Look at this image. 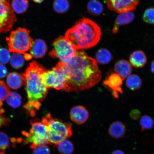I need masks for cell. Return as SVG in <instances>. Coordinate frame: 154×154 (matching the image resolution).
Wrapping results in <instances>:
<instances>
[{"label": "cell", "instance_id": "cell-32", "mask_svg": "<svg viewBox=\"0 0 154 154\" xmlns=\"http://www.w3.org/2000/svg\"><path fill=\"white\" fill-rule=\"evenodd\" d=\"M33 154H51V150L46 144H40L33 149Z\"/></svg>", "mask_w": 154, "mask_h": 154}, {"label": "cell", "instance_id": "cell-29", "mask_svg": "<svg viewBox=\"0 0 154 154\" xmlns=\"http://www.w3.org/2000/svg\"><path fill=\"white\" fill-rule=\"evenodd\" d=\"M10 140L7 134L3 132H0V151H5L9 149Z\"/></svg>", "mask_w": 154, "mask_h": 154}, {"label": "cell", "instance_id": "cell-21", "mask_svg": "<svg viewBox=\"0 0 154 154\" xmlns=\"http://www.w3.org/2000/svg\"><path fill=\"white\" fill-rule=\"evenodd\" d=\"M142 80L139 76L135 74L130 75L127 78L126 85L132 91L139 89L142 85Z\"/></svg>", "mask_w": 154, "mask_h": 154}, {"label": "cell", "instance_id": "cell-30", "mask_svg": "<svg viewBox=\"0 0 154 154\" xmlns=\"http://www.w3.org/2000/svg\"><path fill=\"white\" fill-rule=\"evenodd\" d=\"M9 51L4 48L0 49V64L5 65L10 60Z\"/></svg>", "mask_w": 154, "mask_h": 154}, {"label": "cell", "instance_id": "cell-37", "mask_svg": "<svg viewBox=\"0 0 154 154\" xmlns=\"http://www.w3.org/2000/svg\"><path fill=\"white\" fill-rule=\"evenodd\" d=\"M34 2L37 3H41L43 2L44 0H32Z\"/></svg>", "mask_w": 154, "mask_h": 154}, {"label": "cell", "instance_id": "cell-2", "mask_svg": "<svg viewBox=\"0 0 154 154\" xmlns=\"http://www.w3.org/2000/svg\"><path fill=\"white\" fill-rule=\"evenodd\" d=\"M46 69L33 61L29 65L26 72L23 74L28 101L24 106L29 115L35 116L39 110L42 102L47 95L48 88L44 84L42 74Z\"/></svg>", "mask_w": 154, "mask_h": 154}, {"label": "cell", "instance_id": "cell-31", "mask_svg": "<svg viewBox=\"0 0 154 154\" xmlns=\"http://www.w3.org/2000/svg\"><path fill=\"white\" fill-rule=\"evenodd\" d=\"M143 19L144 22L149 24L154 23V8H151L146 9L144 13Z\"/></svg>", "mask_w": 154, "mask_h": 154}, {"label": "cell", "instance_id": "cell-19", "mask_svg": "<svg viewBox=\"0 0 154 154\" xmlns=\"http://www.w3.org/2000/svg\"><path fill=\"white\" fill-rule=\"evenodd\" d=\"M87 8L90 14L95 16L101 14L104 10L103 5L98 0H91L88 2Z\"/></svg>", "mask_w": 154, "mask_h": 154}, {"label": "cell", "instance_id": "cell-11", "mask_svg": "<svg viewBox=\"0 0 154 154\" xmlns=\"http://www.w3.org/2000/svg\"><path fill=\"white\" fill-rule=\"evenodd\" d=\"M122 84V78L116 73H112L103 82V85L111 90L113 96L116 98L119 97V94H122L123 93Z\"/></svg>", "mask_w": 154, "mask_h": 154}, {"label": "cell", "instance_id": "cell-27", "mask_svg": "<svg viewBox=\"0 0 154 154\" xmlns=\"http://www.w3.org/2000/svg\"><path fill=\"white\" fill-rule=\"evenodd\" d=\"M140 125L141 127V131L151 129L154 125V121L151 117L147 115L143 116L140 118Z\"/></svg>", "mask_w": 154, "mask_h": 154}, {"label": "cell", "instance_id": "cell-28", "mask_svg": "<svg viewBox=\"0 0 154 154\" xmlns=\"http://www.w3.org/2000/svg\"><path fill=\"white\" fill-rule=\"evenodd\" d=\"M11 90L4 82L0 80V108L2 106L3 102L6 99Z\"/></svg>", "mask_w": 154, "mask_h": 154}, {"label": "cell", "instance_id": "cell-9", "mask_svg": "<svg viewBox=\"0 0 154 154\" xmlns=\"http://www.w3.org/2000/svg\"><path fill=\"white\" fill-rule=\"evenodd\" d=\"M16 21L9 0L0 3V34L9 32Z\"/></svg>", "mask_w": 154, "mask_h": 154}, {"label": "cell", "instance_id": "cell-25", "mask_svg": "<svg viewBox=\"0 0 154 154\" xmlns=\"http://www.w3.org/2000/svg\"><path fill=\"white\" fill-rule=\"evenodd\" d=\"M11 64L13 68L19 69L22 67L24 64V57L20 54L14 53L10 59Z\"/></svg>", "mask_w": 154, "mask_h": 154}, {"label": "cell", "instance_id": "cell-39", "mask_svg": "<svg viewBox=\"0 0 154 154\" xmlns=\"http://www.w3.org/2000/svg\"><path fill=\"white\" fill-rule=\"evenodd\" d=\"M6 1V0H0V3H3Z\"/></svg>", "mask_w": 154, "mask_h": 154}, {"label": "cell", "instance_id": "cell-12", "mask_svg": "<svg viewBox=\"0 0 154 154\" xmlns=\"http://www.w3.org/2000/svg\"><path fill=\"white\" fill-rule=\"evenodd\" d=\"M71 120L78 125H82L89 118V113L85 107L82 106L73 107L70 112Z\"/></svg>", "mask_w": 154, "mask_h": 154}, {"label": "cell", "instance_id": "cell-7", "mask_svg": "<svg viewBox=\"0 0 154 154\" xmlns=\"http://www.w3.org/2000/svg\"><path fill=\"white\" fill-rule=\"evenodd\" d=\"M42 78L48 88H53L64 91L66 89L69 77L62 63L60 62L51 70L46 69L42 73Z\"/></svg>", "mask_w": 154, "mask_h": 154}, {"label": "cell", "instance_id": "cell-36", "mask_svg": "<svg viewBox=\"0 0 154 154\" xmlns=\"http://www.w3.org/2000/svg\"><path fill=\"white\" fill-rule=\"evenodd\" d=\"M154 61H152V62L151 64V71L152 72L154 73Z\"/></svg>", "mask_w": 154, "mask_h": 154}, {"label": "cell", "instance_id": "cell-10", "mask_svg": "<svg viewBox=\"0 0 154 154\" xmlns=\"http://www.w3.org/2000/svg\"><path fill=\"white\" fill-rule=\"evenodd\" d=\"M109 9L118 13L132 11L136 8L140 0H106Z\"/></svg>", "mask_w": 154, "mask_h": 154}, {"label": "cell", "instance_id": "cell-24", "mask_svg": "<svg viewBox=\"0 0 154 154\" xmlns=\"http://www.w3.org/2000/svg\"><path fill=\"white\" fill-rule=\"evenodd\" d=\"M7 103L13 108H17L22 104V98L18 94L14 92H11L6 99Z\"/></svg>", "mask_w": 154, "mask_h": 154}, {"label": "cell", "instance_id": "cell-13", "mask_svg": "<svg viewBox=\"0 0 154 154\" xmlns=\"http://www.w3.org/2000/svg\"><path fill=\"white\" fill-rule=\"evenodd\" d=\"M135 18V15L132 11L119 13L115 20L112 32L116 34L119 32L120 27L131 23Z\"/></svg>", "mask_w": 154, "mask_h": 154}, {"label": "cell", "instance_id": "cell-34", "mask_svg": "<svg viewBox=\"0 0 154 154\" xmlns=\"http://www.w3.org/2000/svg\"><path fill=\"white\" fill-rule=\"evenodd\" d=\"M130 117L134 120H137L139 119L140 116V112L137 109L133 110L130 113Z\"/></svg>", "mask_w": 154, "mask_h": 154}, {"label": "cell", "instance_id": "cell-35", "mask_svg": "<svg viewBox=\"0 0 154 154\" xmlns=\"http://www.w3.org/2000/svg\"><path fill=\"white\" fill-rule=\"evenodd\" d=\"M111 154H125V153L121 150H116L113 151Z\"/></svg>", "mask_w": 154, "mask_h": 154}, {"label": "cell", "instance_id": "cell-20", "mask_svg": "<svg viewBox=\"0 0 154 154\" xmlns=\"http://www.w3.org/2000/svg\"><path fill=\"white\" fill-rule=\"evenodd\" d=\"M96 61L100 64H108L112 59L110 52L105 48H101L97 51L96 55Z\"/></svg>", "mask_w": 154, "mask_h": 154}, {"label": "cell", "instance_id": "cell-6", "mask_svg": "<svg viewBox=\"0 0 154 154\" xmlns=\"http://www.w3.org/2000/svg\"><path fill=\"white\" fill-rule=\"evenodd\" d=\"M31 128L29 132L23 131L22 134L26 138L22 139L24 145L30 143V148L34 149L40 144H49L48 141L47 128L42 121L35 119L30 122Z\"/></svg>", "mask_w": 154, "mask_h": 154}, {"label": "cell", "instance_id": "cell-5", "mask_svg": "<svg viewBox=\"0 0 154 154\" xmlns=\"http://www.w3.org/2000/svg\"><path fill=\"white\" fill-rule=\"evenodd\" d=\"M6 39L9 51L20 54L29 51L33 41L30 35L29 31L20 28L11 31Z\"/></svg>", "mask_w": 154, "mask_h": 154}, {"label": "cell", "instance_id": "cell-18", "mask_svg": "<svg viewBox=\"0 0 154 154\" xmlns=\"http://www.w3.org/2000/svg\"><path fill=\"white\" fill-rule=\"evenodd\" d=\"M131 64L136 68H141L146 65L147 62V57L143 51H134L131 54L130 58Z\"/></svg>", "mask_w": 154, "mask_h": 154}, {"label": "cell", "instance_id": "cell-23", "mask_svg": "<svg viewBox=\"0 0 154 154\" xmlns=\"http://www.w3.org/2000/svg\"><path fill=\"white\" fill-rule=\"evenodd\" d=\"M57 149L60 154H72L74 147L72 142L65 139L58 144Z\"/></svg>", "mask_w": 154, "mask_h": 154}, {"label": "cell", "instance_id": "cell-14", "mask_svg": "<svg viewBox=\"0 0 154 154\" xmlns=\"http://www.w3.org/2000/svg\"><path fill=\"white\" fill-rule=\"evenodd\" d=\"M114 70L116 74L118 75L124 80L131 74L132 67L128 61L120 60L115 63Z\"/></svg>", "mask_w": 154, "mask_h": 154}, {"label": "cell", "instance_id": "cell-3", "mask_svg": "<svg viewBox=\"0 0 154 154\" xmlns=\"http://www.w3.org/2000/svg\"><path fill=\"white\" fill-rule=\"evenodd\" d=\"M100 28L93 21L83 18L67 31L65 38L76 50L89 49L100 39Z\"/></svg>", "mask_w": 154, "mask_h": 154}, {"label": "cell", "instance_id": "cell-8", "mask_svg": "<svg viewBox=\"0 0 154 154\" xmlns=\"http://www.w3.org/2000/svg\"><path fill=\"white\" fill-rule=\"evenodd\" d=\"M77 50L67 41L64 37L59 36L53 43V48L50 55L57 58L60 62L68 63L76 55Z\"/></svg>", "mask_w": 154, "mask_h": 154}, {"label": "cell", "instance_id": "cell-33", "mask_svg": "<svg viewBox=\"0 0 154 154\" xmlns=\"http://www.w3.org/2000/svg\"><path fill=\"white\" fill-rule=\"evenodd\" d=\"M7 70L5 66L0 64V79L5 78L7 74Z\"/></svg>", "mask_w": 154, "mask_h": 154}, {"label": "cell", "instance_id": "cell-26", "mask_svg": "<svg viewBox=\"0 0 154 154\" xmlns=\"http://www.w3.org/2000/svg\"><path fill=\"white\" fill-rule=\"evenodd\" d=\"M70 5L67 0H55L54 7L55 11L59 13L66 12L69 8Z\"/></svg>", "mask_w": 154, "mask_h": 154}, {"label": "cell", "instance_id": "cell-38", "mask_svg": "<svg viewBox=\"0 0 154 154\" xmlns=\"http://www.w3.org/2000/svg\"><path fill=\"white\" fill-rule=\"evenodd\" d=\"M0 154H5V151H0Z\"/></svg>", "mask_w": 154, "mask_h": 154}, {"label": "cell", "instance_id": "cell-1", "mask_svg": "<svg viewBox=\"0 0 154 154\" xmlns=\"http://www.w3.org/2000/svg\"><path fill=\"white\" fill-rule=\"evenodd\" d=\"M63 65L69 77L65 91H84L93 87L100 81L102 74L97 61L82 50L77 51L74 57Z\"/></svg>", "mask_w": 154, "mask_h": 154}, {"label": "cell", "instance_id": "cell-15", "mask_svg": "<svg viewBox=\"0 0 154 154\" xmlns=\"http://www.w3.org/2000/svg\"><path fill=\"white\" fill-rule=\"evenodd\" d=\"M29 50L32 57L35 58H41L47 52V46L43 40L36 39L32 42Z\"/></svg>", "mask_w": 154, "mask_h": 154}, {"label": "cell", "instance_id": "cell-17", "mask_svg": "<svg viewBox=\"0 0 154 154\" xmlns=\"http://www.w3.org/2000/svg\"><path fill=\"white\" fill-rule=\"evenodd\" d=\"M7 82L8 85L13 89L17 90L25 84L23 75L16 72L11 73L7 76Z\"/></svg>", "mask_w": 154, "mask_h": 154}, {"label": "cell", "instance_id": "cell-22", "mask_svg": "<svg viewBox=\"0 0 154 154\" xmlns=\"http://www.w3.org/2000/svg\"><path fill=\"white\" fill-rule=\"evenodd\" d=\"M11 6L14 12L22 14L27 9L28 2L27 0H13Z\"/></svg>", "mask_w": 154, "mask_h": 154}, {"label": "cell", "instance_id": "cell-4", "mask_svg": "<svg viewBox=\"0 0 154 154\" xmlns=\"http://www.w3.org/2000/svg\"><path fill=\"white\" fill-rule=\"evenodd\" d=\"M42 121L47 128L48 141L52 145L57 146L72 136V124L54 119L50 113L44 117Z\"/></svg>", "mask_w": 154, "mask_h": 154}, {"label": "cell", "instance_id": "cell-16", "mask_svg": "<svg viewBox=\"0 0 154 154\" xmlns=\"http://www.w3.org/2000/svg\"><path fill=\"white\" fill-rule=\"evenodd\" d=\"M126 132V126L121 121L113 122L109 127V134L112 137L118 139L123 137Z\"/></svg>", "mask_w": 154, "mask_h": 154}]
</instances>
